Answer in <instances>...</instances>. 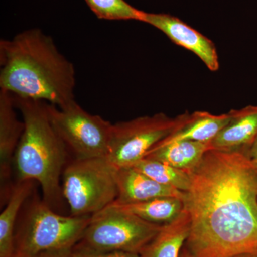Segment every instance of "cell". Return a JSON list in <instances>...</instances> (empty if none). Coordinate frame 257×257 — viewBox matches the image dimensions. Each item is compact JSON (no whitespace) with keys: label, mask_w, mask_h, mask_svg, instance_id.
Masks as SVG:
<instances>
[{"label":"cell","mask_w":257,"mask_h":257,"mask_svg":"<svg viewBox=\"0 0 257 257\" xmlns=\"http://www.w3.org/2000/svg\"><path fill=\"white\" fill-rule=\"evenodd\" d=\"M231 112L214 115L207 111H197L191 114L188 121L157 145L178 141H195L211 143L219 132L229 122Z\"/></svg>","instance_id":"cell-14"},{"label":"cell","mask_w":257,"mask_h":257,"mask_svg":"<svg viewBox=\"0 0 257 257\" xmlns=\"http://www.w3.org/2000/svg\"><path fill=\"white\" fill-rule=\"evenodd\" d=\"M211 150V143L186 140L157 145L149 152L145 158L160 161L178 170L190 172Z\"/></svg>","instance_id":"cell-13"},{"label":"cell","mask_w":257,"mask_h":257,"mask_svg":"<svg viewBox=\"0 0 257 257\" xmlns=\"http://www.w3.org/2000/svg\"><path fill=\"white\" fill-rule=\"evenodd\" d=\"M141 23L157 29L176 45L193 52L211 72L219 70V56L214 42L180 19L166 13L144 11Z\"/></svg>","instance_id":"cell-9"},{"label":"cell","mask_w":257,"mask_h":257,"mask_svg":"<svg viewBox=\"0 0 257 257\" xmlns=\"http://www.w3.org/2000/svg\"><path fill=\"white\" fill-rule=\"evenodd\" d=\"M0 89L61 107L74 100L75 70L40 29L0 41Z\"/></svg>","instance_id":"cell-2"},{"label":"cell","mask_w":257,"mask_h":257,"mask_svg":"<svg viewBox=\"0 0 257 257\" xmlns=\"http://www.w3.org/2000/svg\"><path fill=\"white\" fill-rule=\"evenodd\" d=\"M116 179L118 197L114 202L125 204L160 197L184 199V192L158 183L133 167L116 168Z\"/></svg>","instance_id":"cell-10"},{"label":"cell","mask_w":257,"mask_h":257,"mask_svg":"<svg viewBox=\"0 0 257 257\" xmlns=\"http://www.w3.org/2000/svg\"><path fill=\"white\" fill-rule=\"evenodd\" d=\"M74 257H142L140 253L127 251H109V252L92 253L73 251Z\"/></svg>","instance_id":"cell-20"},{"label":"cell","mask_w":257,"mask_h":257,"mask_svg":"<svg viewBox=\"0 0 257 257\" xmlns=\"http://www.w3.org/2000/svg\"><path fill=\"white\" fill-rule=\"evenodd\" d=\"M96 18L104 20H135L141 22L143 10L125 0H84Z\"/></svg>","instance_id":"cell-19"},{"label":"cell","mask_w":257,"mask_h":257,"mask_svg":"<svg viewBox=\"0 0 257 257\" xmlns=\"http://www.w3.org/2000/svg\"><path fill=\"white\" fill-rule=\"evenodd\" d=\"M31 257H74V256L72 250H66V251H47V252L39 253Z\"/></svg>","instance_id":"cell-21"},{"label":"cell","mask_w":257,"mask_h":257,"mask_svg":"<svg viewBox=\"0 0 257 257\" xmlns=\"http://www.w3.org/2000/svg\"><path fill=\"white\" fill-rule=\"evenodd\" d=\"M162 226L130 213L107 207L92 216L90 223L72 251L140 253Z\"/></svg>","instance_id":"cell-6"},{"label":"cell","mask_w":257,"mask_h":257,"mask_svg":"<svg viewBox=\"0 0 257 257\" xmlns=\"http://www.w3.org/2000/svg\"><path fill=\"white\" fill-rule=\"evenodd\" d=\"M236 257H257V254H250V253H248V254L239 255V256Z\"/></svg>","instance_id":"cell-24"},{"label":"cell","mask_w":257,"mask_h":257,"mask_svg":"<svg viewBox=\"0 0 257 257\" xmlns=\"http://www.w3.org/2000/svg\"><path fill=\"white\" fill-rule=\"evenodd\" d=\"M15 109L13 94L0 89V177L3 189L11 177L15 151L25 128Z\"/></svg>","instance_id":"cell-11"},{"label":"cell","mask_w":257,"mask_h":257,"mask_svg":"<svg viewBox=\"0 0 257 257\" xmlns=\"http://www.w3.org/2000/svg\"><path fill=\"white\" fill-rule=\"evenodd\" d=\"M179 257H194V256H193L190 251H189L188 248L186 247L185 245H184Z\"/></svg>","instance_id":"cell-23"},{"label":"cell","mask_w":257,"mask_h":257,"mask_svg":"<svg viewBox=\"0 0 257 257\" xmlns=\"http://www.w3.org/2000/svg\"><path fill=\"white\" fill-rule=\"evenodd\" d=\"M109 207L130 213L143 220L164 225L172 222L184 210L183 199L175 197H160L143 202H113Z\"/></svg>","instance_id":"cell-17"},{"label":"cell","mask_w":257,"mask_h":257,"mask_svg":"<svg viewBox=\"0 0 257 257\" xmlns=\"http://www.w3.org/2000/svg\"><path fill=\"white\" fill-rule=\"evenodd\" d=\"M134 168L163 185L186 192L190 185L189 172L152 159L144 158L133 166Z\"/></svg>","instance_id":"cell-18"},{"label":"cell","mask_w":257,"mask_h":257,"mask_svg":"<svg viewBox=\"0 0 257 257\" xmlns=\"http://www.w3.org/2000/svg\"><path fill=\"white\" fill-rule=\"evenodd\" d=\"M190 116L188 112L176 117L157 113L113 124L106 160L115 168L133 167L157 144L183 126Z\"/></svg>","instance_id":"cell-7"},{"label":"cell","mask_w":257,"mask_h":257,"mask_svg":"<svg viewBox=\"0 0 257 257\" xmlns=\"http://www.w3.org/2000/svg\"><path fill=\"white\" fill-rule=\"evenodd\" d=\"M15 228L13 257H31L47 251L72 250L92 216H64L34 198Z\"/></svg>","instance_id":"cell-4"},{"label":"cell","mask_w":257,"mask_h":257,"mask_svg":"<svg viewBox=\"0 0 257 257\" xmlns=\"http://www.w3.org/2000/svg\"><path fill=\"white\" fill-rule=\"evenodd\" d=\"M47 111L56 132L77 160L106 158L113 124L87 112L75 100L61 107L47 103Z\"/></svg>","instance_id":"cell-8"},{"label":"cell","mask_w":257,"mask_h":257,"mask_svg":"<svg viewBox=\"0 0 257 257\" xmlns=\"http://www.w3.org/2000/svg\"><path fill=\"white\" fill-rule=\"evenodd\" d=\"M250 160L257 165V138L253 143L252 146L249 149L247 153Z\"/></svg>","instance_id":"cell-22"},{"label":"cell","mask_w":257,"mask_h":257,"mask_svg":"<svg viewBox=\"0 0 257 257\" xmlns=\"http://www.w3.org/2000/svg\"><path fill=\"white\" fill-rule=\"evenodd\" d=\"M189 173L185 246L193 256L257 254V165L247 153L209 150Z\"/></svg>","instance_id":"cell-1"},{"label":"cell","mask_w":257,"mask_h":257,"mask_svg":"<svg viewBox=\"0 0 257 257\" xmlns=\"http://www.w3.org/2000/svg\"><path fill=\"white\" fill-rule=\"evenodd\" d=\"M231 119L211 142L213 150L248 153L257 138V106L230 111Z\"/></svg>","instance_id":"cell-12"},{"label":"cell","mask_w":257,"mask_h":257,"mask_svg":"<svg viewBox=\"0 0 257 257\" xmlns=\"http://www.w3.org/2000/svg\"><path fill=\"white\" fill-rule=\"evenodd\" d=\"M190 231V219L184 210L172 222L162 225L156 236L143 248L142 257H179Z\"/></svg>","instance_id":"cell-15"},{"label":"cell","mask_w":257,"mask_h":257,"mask_svg":"<svg viewBox=\"0 0 257 257\" xmlns=\"http://www.w3.org/2000/svg\"><path fill=\"white\" fill-rule=\"evenodd\" d=\"M14 100L25 128L15 151L13 170L18 182H38L42 199L55 210L64 197L60 177L67 160V147L51 122L47 102L15 96Z\"/></svg>","instance_id":"cell-3"},{"label":"cell","mask_w":257,"mask_h":257,"mask_svg":"<svg viewBox=\"0 0 257 257\" xmlns=\"http://www.w3.org/2000/svg\"><path fill=\"white\" fill-rule=\"evenodd\" d=\"M34 181L18 182L0 215V257H13L15 228L20 209L31 197Z\"/></svg>","instance_id":"cell-16"},{"label":"cell","mask_w":257,"mask_h":257,"mask_svg":"<svg viewBox=\"0 0 257 257\" xmlns=\"http://www.w3.org/2000/svg\"><path fill=\"white\" fill-rule=\"evenodd\" d=\"M62 179L72 216L94 215L117 199L116 168L104 157L75 159L64 168Z\"/></svg>","instance_id":"cell-5"}]
</instances>
